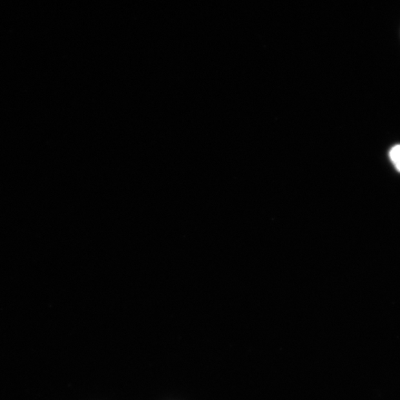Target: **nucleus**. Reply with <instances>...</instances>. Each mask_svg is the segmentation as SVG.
Returning <instances> with one entry per match:
<instances>
[{
    "instance_id": "1",
    "label": "nucleus",
    "mask_w": 400,
    "mask_h": 400,
    "mask_svg": "<svg viewBox=\"0 0 400 400\" xmlns=\"http://www.w3.org/2000/svg\"><path fill=\"white\" fill-rule=\"evenodd\" d=\"M390 159H391L396 169L400 172V145H397L390 151Z\"/></svg>"
}]
</instances>
